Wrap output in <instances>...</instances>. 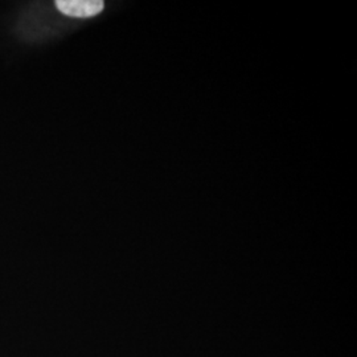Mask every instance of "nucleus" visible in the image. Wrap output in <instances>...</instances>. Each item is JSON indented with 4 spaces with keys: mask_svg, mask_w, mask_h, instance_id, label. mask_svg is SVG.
<instances>
[{
    "mask_svg": "<svg viewBox=\"0 0 357 357\" xmlns=\"http://www.w3.org/2000/svg\"><path fill=\"white\" fill-rule=\"evenodd\" d=\"M57 8L66 16L91 17L103 10L101 0H57Z\"/></svg>",
    "mask_w": 357,
    "mask_h": 357,
    "instance_id": "1",
    "label": "nucleus"
}]
</instances>
